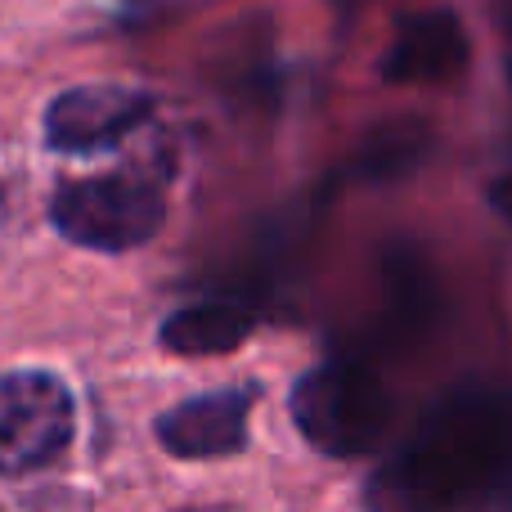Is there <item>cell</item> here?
<instances>
[{"mask_svg": "<svg viewBox=\"0 0 512 512\" xmlns=\"http://www.w3.org/2000/svg\"><path fill=\"white\" fill-rule=\"evenodd\" d=\"M512 486V387L459 382L369 477V512H477Z\"/></svg>", "mask_w": 512, "mask_h": 512, "instance_id": "1", "label": "cell"}, {"mask_svg": "<svg viewBox=\"0 0 512 512\" xmlns=\"http://www.w3.org/2000/svg\"><path fill=\"white\" fill-rule=\"evenodd\" d=\"M292 423L328 459H360L391 423V396L378 369L351 355L306 369L292 387Z\"/></svg>", "mask_w": 512, "mask_h": 512, "instance_id": "2", "label": "cell"}, {"mask_svg": "<svg viewBox=\"0 0 512 512\" xmlns=\"http://www.w3.org/2000/svg\"><path fill=\"white\" fill-rule=\"evenodd\" d=\"M162 189L144 176L68 180L50 198V221L68 243L90 252H131L162 230Z\"/></svg>", "mask_w": 512, "mask_h": 512, "instance_id": "3", "label": "cell"}, {"mask_svg": "<svg viewBox=\"0 0 512 512\" xmlns=\"http://www.w3.org/2000/svg\"><path fill=\"white\" fill-rule=\"evenodd\" d=\"M77 405L45 369L0 373V477L41 472L72 445Z\"/></svg>", "mask_w": 512, "mask_h": 512, "instance_id": "4", "label": "cell"}, {"mask_svg": "<svg viewBox=\"0 0 512 512\" xmlns=\"http://www.w3.org/2000/svg\"><path fill=\"white\" fill-rule=\"evenodd\" d=\"M153 113V99L131 86H72L45 108V144L59 153H104L135 135Z\"/></svg>", "mask_w": 512, "mask_h": 512, "instance_id": "5", "label": "cell"}, {"mask_svg": "<svg viewBox=\"0 0 512 512\" xmlns=\"http://www.w3.org/2000/svg\"><path fill=\"white\" fill-rule=\"evenodd\" d=\"M472 59L468 27L450 9H423V14L400 18L378 72L391 86H441L463 77Z\"/></svg>", "mask_w": 512, "mask_h": 512, "instance_id": "6", "label": "cell"}, {"mask_svg": "<svg viewBox=\"0 0 512 512\" xmlns=\"http://www.w3.org/2000/svg\"><path fill=\"white\" fill-rule=\"evenodd\" d=\"M252 396L243 387L203 391L158 418V441L176 459H225L248 445Z\"/></svg>", "mask_w": 512, "mask_h": 512, "instance_id": "7", "label": "cell"}, {"mask_svg": "<svg viewBox=\"0 0 512 512\" xmlns=\"http://www.w3.org/2000/svg\"><path fill=\"white\" fill-rule=\"evenodd\" d=\"M256 315L243 301H194V306H180L162 319L158 342L171 355H225L234 346L248 342Z\"/></svg>", "mask_w": 512, "mask_h": 512, "instance_id": "8", "label": "cell"}, {"mask_svg": "<svg viewBox=\"0 0 512 512\" xmlns=\"http://www.w3.org/2000/svg\"><path fill=\"white\" fill-rule=\"evenodd\" d=\"M427 149H432V126L418 122V117H400V122H387L369 135L355 167L364 180H396L409 176L427 158Z\"/></svg>", "mask_w": 512, "mask_h": 512, "instance_id": "9", "label": "cell"}, {"mask_svg": "<svg viewBox=\"0 0 512 512\" xmlns=\"http://www.w3.org/2000/svg\"><path fill=\"white\" fill-rule=\"evenodd\" d=\"M490 207H495L504 221H512V171H504V176L490 185Z\"/></svg>", "mask_w": 512, "mask_h": 512, "instance_id": "10", "label": "cell"}, {"mask_svg": "<svg viewBox=\"0 0 512 512\" xmlns=\"http://www.w3.org/2000/svg\"><path fill=\"white\" fill-rule=\"evenodd\" d=\"M495 18H499V27H504V36H512V0H499Z\"/></svg>", "mask_w": 512, "mask_h": 512, "instance_id": "11", "label": "cell"}, {"mask_svg": "<svg viewBox=\"0 0 512 512\" xmlns=\"http://www.w3.org/2000/svg\"><path fill=\"white\" fill-rule=\"evenodd\" d=\"M0 212H5V189H0Z\"/></svg>", "mask_w": 512, "mask_h": 512, "instance_id": "12", "label": "cell"}, {"mask_svg": "<svg viewBox=\"0 0 512 512\" xmlns=\"http://www.w3.org/2000/svg\"><path fill=\"white\" fill-rule=\"evenodd\" d=\"M508 77H512V68H508Z\"/></svg>", "mask_w": 512, "mask_h": 512, "instance_id": "13", "label": "cell"}]
</instances>
